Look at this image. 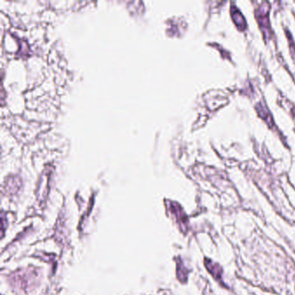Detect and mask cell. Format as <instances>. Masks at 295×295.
I'll return each mask as SVG.
<instances>
[{"instance_id":"cell-2","label":"cell","mask_w":295,"mask_h":295,"mask_svg":"<svg viewBox=\"0 0 295 295\" xmlns=\"http://www.w3.org/2000/svg\"><path fill=\"white\" fill-rule=\"evenodd\" d=\"M171 211L174 215L175 218L177 220L178 224L181 227V230L184 232H186L188 230V219L186 214L182 211V209L177 203L172 202L171 205Z\"/></svg>"},{"instance_id":"cell-3","label":"cell","mask_w":295,"mask_h":295,"mask_svg":"<svg viewBox=\"0 0 295 295\" xmlns=\"http://www.w3.org/2000/svg\"><path fill=\"white\" fill-rule=\"evenodd\" d=\"M206 263V268L208 270L211 276H213V278L216 281H218L220 283H222V268L217 262H214L210 259H206L205 261Z\"/></svg>"},{"instance_id":"cell-1","label":"cell","mask_w":295,"mask_h":295,"mask_svg":"<svg viewBox=\"0 0 295 295\" xmlns=\"http://www.w3.org/2000/svg\"><path fill=\"white\" fill-rule=\"evenodd\" d=\"M256 18L258 22L259 26L262 30V34L266 39L271 37V29L269 24V6L267 3H262V6L256 10Z\"/></svg>"},{"instance_id":"cell-5","label":"cell","mask_w":295,"mask_h":295,"mask_svg":"<svg viewBox=\"0 0 295 295\" xmlns=\"http://www.w3.org/2000/svg\"><path fill=\"white\" fill-rule=\"evenodd\" d=\"M187 270L186 267L180 262V264L177 265V277L179 279L181 282H186L187 280Z\"/></svg>"},{"instance_id":"cell-6","label":"cell","mask_w":295,"mask_h":295,"mask_svg":"<svg viewBox=\"0 0 295 295\" xmlns=\"http://www.w3.org/2000/svg\"><path fill=\"white\" fill-rule=\"evenodd\" d=\"M290 51H291L292 58H293V61L295 62V43H293L291 40H290Z\"/></svg>"},{"instance_id":"cell-4","label":"cell","mask_w":295,"mask_h":295,"mask_svg":"<svg viewBox=\"0 0 295 295\" xmlns=\"http://www.w3.org/2000/svg\"><path fill=\"white\" fill-rule=\"evenodd\" d=\"M231 17L236 27L239 29L240 31H244L245 29L247 28V22L242 16V12L235 6H231Z\"/></svg>"}]
</instances>
